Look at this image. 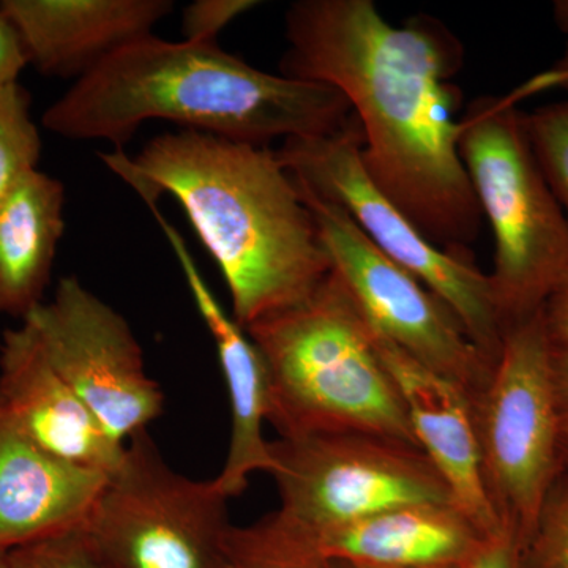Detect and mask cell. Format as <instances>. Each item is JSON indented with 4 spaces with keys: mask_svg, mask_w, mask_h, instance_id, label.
Masks as SVG:
<instances>
[{
    "mask_svg": "<svg viewBox=\"0 0 568 568\" xmlns=\"http://www.w3.org/2000/svg\"><path fill=\"white\" fill-rule=\"evenodd\" d=\"M22 323L115 443L125 446L162 416V388L145 372L132 327L77 276L62 278Z\"/></svg>",
    "mask_w": 568,
    "mask_h": 568,
    "instance_id": "8fae6325",
    "label": "cell"
},
{
    "mask_svg": "<svg viewBox=\"0 0 568 568\" xmlns=\"http://www.w3.org/2000/svg\"><path fill=\"white\" fill-rule=\"evenodd\" d=\"M556 20L560 28L568 32V2L556 3Z\"/></svg>",
    "mask_w": 568,
    "mask_h": 568,
    "instance_id": "f546056e",
    "label": "cell"
},
{
    "mask_svg": "<svg viewBox=\"0 0 568 568\" xmlns=\"http://www.w3.org/2000/svg\"><path fill=\"white\" fill-rule=\"evenodd\" d=\"M297 185L315 219L332 271L377 334L454 383L469 399L478 394L496 362L470 342L457 315L416 276L381 253L345 209L301 182Z\"/></svg>",
    "mask_w": 568,
    "mask_h": 568,
    "instance_id": "30bf717a",
    "label": "cell"
},
{
    "mask_svg": "<svg viewBox=\"0 0 568 568\" xmlns=\"http://www.w3.org/2000/svg\"><path fill=\"white\" fill-rule=\"evenodd\" d=\"M470 406L489 503L521 549L562 470V417L541 310L508 325L488 383Z\"/></svg>",
    "mask_w": 568,
    "mask_h": 568,
    "instance_id": "8992f818",
    "label": "cell"
},
{
    "mask_svg": "<svg viewBox=\"0 0 568 568\" xmlns=\"http://www.w3.org/2000/svg\"><path fill=\"white\" fill-rule=\"evenodd\" d=\"M549 89H562L568 93V51L566 58L544 73L537 74L532 80L525 82L517 91L508 93V100L514 103L521 102L526 97L534 95V93L549 91Z\"/></svg>",
    "mask_w": 568,
    "mask_h": 568,
    "instance_id": "83f0119b",
    "label": "cell"
},
{
    "mask_svg": "<svg viewBox=\"0 0 568 568\" xmlns=\"http://www.w3.org/2000/svg\"><path fill=\"white\" fill-rule=\"evenodd\" d=\"M458 151L495 234L489 278L506 325L540 312L568 267V222L541 171L525 112L480 97L458 119Z\"/></svg>",
    "mask_w": 568,
    "mask_h": 568,
    "instance_id": "5b68a950",
    "label": "cell"
},
{
    "mask_svg": "<svg viewBox=\"0 0 568 568\" xmlns=\"http://www.w3.org/2000/svg\"><path fill=\"white\" fill-rule=\"evenodd\" d=\"M375 343L405 402L418 447L446 480L455 503L485 536H504L485 487L469 396L376 331Z\"/></svg>",
    "mask_w": 568,
    "mask_h": 568,
    "instance_id": "5bb4252c",
    "label": "cell"
},
{
    "mask_svg": "<svg viewBox=\"0 0 568 568\" xmlns=\"http://www.w3.org/2000/svg\"><path fill=\"white\" fill-rule=\"evenodd\" d=\"M284 24L282 74L342 92L381 193L429 242L473 257L485 220L458 151L457 39L433 20L392 26L372 0H298Z\"/></svg>",
    "mask_w": 568,
    "mask_h": 568,
    "instance_id": "6da1fadb",
    "label": "cell"
},
{
    "mask_svg": "<svg viewBox=\"0 0 568 568\" xmlns=\"http://www.w3.org/2000/svg\"><path fill=\"white\" fill-rule=\"evenodd\" d=\"M174 9L171 0H2L29 65L80 80L112 52L151 36Z\"/></svg>",
    "mask_w": 568,
    "mask_h": 568,
    "instance_id": "9a60e30c",
    "label": "cell"
},
{
    "mask_svg": "<svg viewBox=\"0 0 568 568\" xmlns=\"http://www.w3.org/2000/svg\"><path fill=\"white\" fill-rule=\"evenodd\" d=\"M274 515L317 558L366 568H463L488 540L457 504H410L320 530Z\"/></svg>",
    "mask_w": 568,
    "mask_h": 568,
    "instance_id": "4fadbf2b",
    "label": "cell"
},
{
    "mask_svg": "<svg viewBox=\"0 0 568 568\" xmlns=\"http://www.w3.org/2000/svg\"><path fill=\"white\" fill-rule=\"evenodd\" d=\"M63 183L37 170L0 204V315L24 321L44 302L65 231Z\"/></svg>",
    "mask_w": 568,
    "mask_h": 568,
    "instance_id": "ac0fdd59",
    "label": "cell"
},
{
    "mask_svg": "<svg viewBox=\"0 0 568 568\" xmlns=\"http://www.w3.org/2000/svg\"><path fill=\"white\" fill-rule=\"evenodd\" d=\"M545 331L552 347H568V267L541 306Z\"/></svg>",
    "mask_w": 568,
    "mask_h": 568,
    "instance_id": "d4e9b609",
    "label": "cell"
},
{
    "mask_svg": "<svg viewBox=\"0 0 568 568\" xmlns=\"http://www.w3.org/2000/svg\"><path fill=\"white\" fill-rule=\"evenodd\" d=\"M9 568H110L85 526L7 551Z\"/></svg>",
    "mask_w": 568,
    "mask_h": 568,
    "instance_id": "603a6c76",
    "label": "cell"
},
{
    "mask_svg": "<svg viewBox=\"0 0 568 568\" xmlns=\"http://www.w3.org/2000/svg\"><path fill=\"white\" fill-rule=\"evenodd\" d=\"M525 126L541 171L568 222V102L526 114Z\"/></svg>",
    "mask_w": 568,
    "mask_h": 568,
    "instance_id": "7402d4cb",
    "label": "cell"
},
{
    "mask_svg": "<svg viewBox=\"0 0 568 568\" xmlns=\"http://www.w3.org/2000/svg\"><path fill=\"white\" fill-rule=\"evenodd\" d=\"M149 121L267 148L280 138L342 132L354 112L332 85L267 73L216 43L151 33L103 59L41 118L58 136L115 149Z\"/></svg>",
    "mask_w": 568,
    "mask_h": 568,
    "instance_id": "3957f363",
    "label": "cell"
},
{
    "mask_svg": "<svg viewBox=\"0 0 568 568\" xmlns=\"http://www.w3.org/2000/svg\"><path fill=\"white\" fill-rule=\"evenodd\" d=\"M276 152L295 181L349 213L381 253L405 268L457 315L467 336L489 361L503 349L507 325L489 274L473 257L429 242L381 193L362 163V132L354 121L327 136L290 138Z\"/></svg>",
    "mask_w": 568,
    "mask_h": 568,
    "instance_id": "52a82bcc",
    "label": "cell"
},
{
    "mask_svg": "<svg viewBox=\"0 0 568 568\" xmlns=\"http://www.w3.org/2000/svg\"><path fill=\"white\" fill-rule=\"evenodd\" d=\"M562 467L568 470V426H562Z\"/></svg>",
    "mask_w": 568,
    "mask_h": 568,
    "instance_id": "4dcf8cb0",
    "label": "cell"
},
{
    "mask_svg": "<svg viewBox=\"0 0 568 568\" xmlns=\"http://www.w3.org/2000/svg\"><path fill=\"white\" fill-rule=\"evenodd\" d=\"M245 332L263 354L280 437L372 433L418 446L375 331L334 271L302 304Z\"/></svg>",
    "mask_w": 568,
    "mask_h": 568,
    "instance_id": "277c9868",
    "label": "cell"
},
{
    "mask_svg": "<svg viewBox=\"0 0 568 568\" xmlns=\"http://www.w3.org/2000/svg\"><path fill=\"white\" fill-rule=\"evenodd\" d=\"M521 568H568V470L552 481L536 525L519 549Z\"/></svg>",
    "mask_w": 568,
    "mask_h": 568,
    "instance_id": "44dd1931",
    "label": "cell"
},
{
    "mask_svg": "<svg viewBox=\"0 0 568 568\" xmlns=\"http://www.w3.org/2000/svg\"><path fill=\"white\" fill-rule=\"evenodd\" d=\"M257 6L256 0H196L183 9V40L215 43L216 36L226 26Z\"/></svg>",
    "mask_w": 568,
    "mask_h": 568,
    "instance_id": "cb8c5ba5",
    "label": "cell"
},
{
    "mask_svg": "<svg viewBox=\"0 0 568 568\" xmlns=\"http://www.w3.org/2000/svg\"><path fill=\"white\" fill-rule=\"evenodd\" d=\"M0 568H9V564H7L6 549H0Z\"/></svg>",
    "mask_w": 568,
    "mask_h": 568,
    "instance_id": "d6a6232c",
    "label": "cell"
},
{
    "mask_svg": "<svg viewBox=\"0 0 568 568\" xmlns=\"http://www.w3.org/2000/svg\"><path fill=\"white\" fill-rule=\"evenodd\" d=\"M149 207L168 194L219 265L244 331L306 301L331 275L315 219L271 148L185 130L136 155L99 153Z\"/></svg>",
    "mask_w": 568,
    "mask_h": 568,
    "instance_id": "7a4b0ae2",
    "label": "cell"
},
{
    "mask_svg": "<svg viewBox=\"0 0 568 568\" xmlns=\"http://www.w3.org/2000/svg\"><path fill=\"white\" fill-rule=\"evenodd\" d=\"M151 211L178 257L194 305L211 332L219 354L220 368L230 395L233 429L226 462L215 484L231 499L245 491L252 474H271L274 469L271 443L265 440L263 432L268 416L267 368L253 339L235 323L233 315L224 312L212 293L181 233L168 222L159 207Z\"/></svg>",
    "mask_w": 568,
    "mask_h": 568,
    "instance_id": "2e32d148",
    "label": "cell"
},
{
    "mask_svg": "<svg viewBox=\"0 0 568 568\" xmlns=\"http://www.w3.org/2000/svg\"><path fill=\"white\" fill-rule=\"evenodd\" d=\"M0 409L22 435L63 462L104 474L121 465L126 444L108 435L26 323L0 338Z\"/></svg>",
    "mask_w": 568,
    "mask_h": 568,
    "instance_id": "7c38bea8",
    "label": "cell"
},
{
    "mask_svg": "<svg viewBox=\"0 0 568 568\" xmlns=\"http://www.w3.org/2000/svg\"><path fill=\"white\" fill-rule=\"evenodd\" d=\"M31 104L20 81L0 89V204L39 166L41 136Z\"/></svg>",
    "mask_w": 568,
    "mask_h": 568,
    "instance_id": "d6986e66",
    "label": "cell"
},
{
    "mask_svg": "<svg viewBox=\"0 0 568 568\" xmlns=\"http://www.w3.org/2000/svg\"><path fill=\"white\" fill-rule=\"evenodd\" d=\"M213 480L175 473L148 432L126 443L85 528L110 568H223L231 523Z\"/></svg>",
    "mask_w": 568,
    "mask_h": 568,
    "instance_id": "ba28073f",
    "label": "cell"
},
{
    "mask_svg": "<svg viewBox=\"0 0 568 568\" xmlns=\"http://www.w3.org/2000/svg\"><path fill=\"white\" fill-rule=\"evenodd\" d=\"M28 65L18 32L0 11V89L18 82L22 70Z\"/></svg>",
    "mask_w": 568,
    "mask_h": 568,
    "instance_id": "484cf974",
    "label": "cell"
},
{
    "mask_svg": "<svg viewBox=\"0 0 568 568\" xmlns=\"http://www.w3.org/2000/svg\"><path fill=\"white\" fill-rule=\"evenodd\" d=\"M465 568H521L517 540L508 534L488 538Z\"/></svg>",
    "mask_w": 568,
    "mask_h": 568,
    "instance_id": "4316f807",
    "label": "cell"
},
{
    "mask_svg": "<svg viewBox=\"0 0 568 568\" xmlns=\"http://www.w3.org/2000/svg\"><path fill=\"white\" fill-rule=\"evenodd\" d=\"M552 376L562 426H568V347H552Z\"/></svg>",
    "mask_w": 568,
    "mask_h": 568,
    "instance_id": "f1b7e54d",
    "label": "cell"
},
{
    "mask_svg": "<svg viewBox=\"0 0 568 568\" xmlns=\"http://www.w3.org/2000/svg\"><path fill=\"white\" fill-rule=\"evenodd\" d=\"M108 477L48 454L0 409V549L85 526Z\"/></svg>",
    "mask_w": 568,
    "mask_h": 568,
    "instance_id": "e0dca14e",
    "label": "cell"
},
{
    "mask_svg": "<svg viewBox=\"0 0 568 568\" xmlns=\"http://www.w3.org/2000/svg\"><path fill=\"white\" fill-rule=\"evenodd\" d=\"M223 568H328L276 519L267 515L254 525L231 526Z\"/></svg>",
    "mask_w": 568,
    "mask_h": 568,
    "instance_id": "ffe728a7",
    "label": "cell"
},
{
    "mask_svg": "<svg viewBox=\"0 0 568 568\" xmlns=\"http://www.w3.org/2000/svg\"><path fill=\"white\" fill-rule=\"evenodd\" d=\"M276 515L320 530L410 504H457L416 444L372 433H317L271 443Z\"/></svg>",
    "mask_w": 568,
    "mask_h": 568,
    "instance_id": "9c48e42d",
    "label": "cell"
},
{
    "mask_svg": "<svg viewBox=\"0 0 568 568\" xmlns=\"http://www.w3.org/2000/svg\"><path fill=\"white\" fill-rule=\"evenodd\" d=\"M328 568H366V567L349 566V564H342V562H328ZM463 568H465V567H463Z\"/></svg>",
    "mask_w": 568,
    "mask_h": 568,
    "instance_id": "1f68e13d",
    "label": "cell"
}]
</instances>
